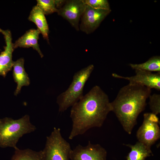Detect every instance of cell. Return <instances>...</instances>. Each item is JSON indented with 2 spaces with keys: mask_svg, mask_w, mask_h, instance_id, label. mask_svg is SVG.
I'll list each match as a JSON object with an SVG mask.
<instances>
[{
  "mask_svg": "<svg viewBox=\"0 0 160 160\" xmlns=\"http://www.w3.org/2000/svg\"><path fill=\"white\" fill-rule=\"evenodd\" d=\"M111 103L99 86L92 87L72 106L70 117L72 124L69 139L83 135L91 128L101 127L111 111Z\"/></svg>",
  "mask_w": 160,
  "mask_h": 160,
  "instance_id": "cell-1",
  "label": "cell"
},
{
  "mask_svg": "<svg viewBox=\"0 0 160 160\" xmlns=\"http://www.w3.org/2000/svg\"><path fill=\"white\" fill-rule=\"evenodd\" d=\"M151 92V89L145 86L129 83L120 89L111 103V111L129 134H131L138 116L145 109Z\"/></svg>",
  "mask_w": 160,
  "mask_h": 160,
  "instance_id": "cell-2",
  "label": "cell"
},
{
  "mask_svg": "<svg viewBox=\"0 0 160 160\" xmlns=\"http://www.w3.org/2000/svg\"><path fill=\"white\" fill-rule=\"evenodd\" d=\"M36 129L31 122L28 115L17 120L8 117L0 119V147L15 149L20 138Z\"/></svg>",
  "mask_w": 160,
  "mask_h": 160,
  "instance_id": "cell-3",
  "label": "cell"
},
{
  "mask_svg": "<svg viewBox=\"0 0 160 160\" xmlns=\"http://www.w3.org/2000/svg\"><path fill=\"white\" fill-rule=\"evenodd\" d=\"M94 67L93 65L91 64L75 73L68 88L57 97V102L60 112H64L83 97L84 86Z\"/></svg>",
  "mask_w": 160,
  "mask_h": 160,
  "instance_id": "cell-4",
  "label": "cell"
},
{
  "mask_svg": "<svg viewBox=\"0 0 160 160\" xmlns=\"http://www.w3.org/2000/svg\"><path fill=\"white\" fill-rule=\"evenodd\" d=\"M71 150L70 144L62 136L60 129L54 127L47 137L43 150V160H69Z\"/></svg>",
  "mask_w": 160,
  "mask_h": 160,
  "instance_id": "cell-5",
  "label": "cell"
},
{
  "mask_svg": "<svg viewBox=\"0 0 160 160\" xmlns=\"http://www.w3.org/2000/svg\"><path fill=\"white\" fill-rule=\"evenodd\" d=\"M159 119L152 113L143 114V120L136 133V137L140 142L147 147H151L160 137Z\"/></svg>",
  "mask_w": 160,
  "mask_h": 160,
  "instance_id": "cell-6",
  "label": "cell"
},
{
  "mask_svg": "<svg viewBox=\"0 0 160 160\" xmlns=\"http://www.w3.org/2000/svg\"><path fill=\"white\" fill-rule=\"evenodd\" d=\"M111 10L95 9L86 5L79 23V29L88 34L93 32L111 12Z\"/></svg>",
  "mask_w": 160,
  "mask_h": 160,
  "instance_id": "cell-7",
  "label": "cell"
},
{
  "mask_svg": "<svg viewBox=\"0 0 160 160\" xmlns=\"http://www.w3.org/2000/svg\"><path fill=\"white\" fill-rule=\"evenodd\" d=\"M83 0H68L58 9V15L67 20L76 31L79 29V22L86 8Z\"/></svg>",
  "mask_w": 160,
  "mask_h": 160,
  "instance_id": "cell-8",
  "label": "cell"
},
{
  "mask_svg": "<svg viewBox=\"0 0 160 160\" xmlns=\"http://www.w3.org/2000/svg\"><path fill=\"white\" fill-rule=\"evenodd\" d=\"M107 152L99 144H93L89 141L85 146L79 145L72 149L71 160H106Z\"/></svg>",
  "mask_w": 160,
  "mask_h": 160,
  "instance_id": "cell-9",
  "label": "cell"
},
{
  "mask_svg": "<svg viewBox=\"0 0 160 160\" xmlns=\"http://www.w3.org/2000/svg\"><path fill=\"white\" fill-rule=\"evenodd\" d=\"M136 74L130 77H125L113 73L112 76L116 78L128 80L129 83L145 86L150 89L160 90V72L153 73L141 70H135Z\"/></svg>",
  "mask_w": 160,
  "mask_h": 160,
  "instance_id": "cell-10",
  "label": "cell"
},
{
  "mask_svg": "<svg viewBox=\"0 0 160 160\" xmlns=\"http://www.w3.org/2000/svg\"><path fill=\"white\" fill-rule=\"evenodd\" d=\"M0 32L4 35L6 44L4 50L0 54V76L4 77L12 68L14 62L12 60V53L15 49L11 31L0 28Z\"/></svg>",
  "mask_w": 160,
  "mask_h": 160,
  "instance_id": "cell-11",
  "label": "cell"
},
{
  "mask_svg": "<svg viewBox=\"0 0 160 160\" xmlns=\"http://www.w3.org/2000/svg\"><path fill=\"white\" fill-rule=\"evenodd\" d=\"M40 33V32L38 29L28 30L13 44L15 49L18 47L26 48L32 47L38 52L41 57H43L44 55L40 49L38 43Z\"/></svg>",
  "mask_w": 160,
  "mask_h": 160,
  "instance_id": "cell-12",
  "label": "cell"
},
{
  "mask_svg": "<svg viewBox=\"0 0 160 160\" xmlns=\"http://www.w3.org/2000/svg\"><path fill=\"white\" fill-rule=\"evenodd\" d=\"M24 60L21 58L15 61H14L12 68L13 76L17 87L14 92L15 95H17L20 92L23 86H28L30 84V80L24 68Z\"/></svg>",
  "mask_w": 160,
  "mask_h": 160,
  "instance_id": "cell-13",
  "label": "cell"
},
{
  "mask_svg": "<svg viewBox=\"0 0 160 160\" xmlns=\"http://www.w3.org/2000/svg\"><path fill=\"white\" fill-rule=\"evenodd\" d=\"M28 19L36 25L44 39L49 42V30L47 20L45 15L37 6L32 8Z\"/></svg>",
  "mask_w": 160,
  "mask_h": 160,
  "instance_id": "cell-14",
  "label": "cell"
},
{
  "mask_svg": "<svg viewBox=\"0 0 160 160\" xmlns=\"http://www.w3.org/2000/svg\"><path fill=\"white\" fill-rule=\"evenodd\" d=\"M131 149L126 158L127 160H145L153 155L151 148L137 141L135 144H125Z\"/></svg>",
  "mask_w": 160,
  "mask_h": 160,
  "instance_id": "cell-15",
  "label": "cell"
},
{
  "mask_svg": "<svg viewBox=\"0 0 160 160\" xmlns=\"http://www.w3.org/2000/svg\"><path fill=\"white\" fill-rule=\"evenodd\" d=\"M15 149L11 160H43V150L36 151L30 149L20 150L17 147Z\"/></svg>",
  "mask_w": 160,
  "mask_h": 160,
  "instance_id": "cell-16",
  "label": "cell"
},
{
  "mask_svg": "<svg viewBox=\"0 0 160 160\" xmlns=\"http://www.w3.org/2000/svg\"><path fill=\"white\" fill-rule=\"evenodd\" d=\"M129 65L135 70L160 72V57L153 56L145 63L139 64H130Z\"/></svg>",
  "mask_w": 160,
  "mask_h": 160,
  "instance_id": "cell-17",
  "label": "cell"
},
{
  "mask_svg": "<svg viewBox=\"0 0 160 160\" xmlns=\"http://www.w3.org/2000/svg\"><path fill=\"white\" fill-rule=\"evenodd\" d=\"M37 2L36 6L45 15L57 12L58 9L56 7L55 0H37Z\"/></svg>",
  "mask_w": 160,
  "mask_h": 160,
  "instance_id": "cell-18",
  "label": "cell"
},
{
  "mask_svg": "<svg viewBox=\"0 0 160 160\" xmlns=\"http://www.w3.org/2000/svg\"><path fill=\"white\" fill-rule=\"evenodd\" d=\"M149 104L152 113L156 115L160 113V95L154 94L149 97Z\"/></svg>",
  "mask_w": 160,
  "mask_h": 160,
  "instance_id": "cell-19",
  "label": "cell"
},
{
  "mask_svg": "<svg viewBox=\"0 0 160 160\" xmlns=\"http://www.w3.org/2000/svg\"><path fill=\"white\" fill-rule=\"evenodd\" d=\"M85 4L95 9L110 10L109 3L107 0H83Z\"/></svg>",
  "mask_w": 160,
  "mask_h": 160,
  "instance_id": "cell-20",
  "label": "cell"
},
{
  "mask_svg": "<svg viewBox=\"0 0 160 160\" xmlns=\"http://www.w3.org/2000/svg\"><path fill=\"white\" fill-rule=\"evenodd\" d=\"M66 0H55V4L57 8L58 9L60 8L65 3Z\"/></svg>",
  "mask_w": 160,
  "mask_h": 160,
  "instance_id": "cell-21",
  "label": "cell"
}]
</instances>
